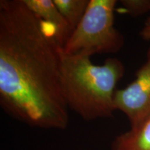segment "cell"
Wrapping results in <instances>:
<instances>
[{"mask_svg": "<svg viewBox=\"0 0 150 150\" xmlns=\"http://www.w3.org/2000/svg\"><path fill=\"white\" fill-rule=\"evenodd\" d=\"M61 47L23 0L0 1V105L30 127L66 129Z\"/></svg>", "mask_w": 150, "mask_h": 150, "instance_id": "6da1fadb", "label": "cell"}, {"mask_svg": "<svg viewBox=\"0 0 150 150\" xmlns=\"http://www.w3.org/2000/svg\"><path fill=\"white\" fill-rule=\"evenodd\" d=\"M140 36L145 40H150V17L146 21L145 26L140 31Z\"/></svg>", "mask_w": 150, "mask_h": 150, "instance_id": "9c48e42d", "label": "cell"}, {"mask_svg": "<svg viewBox=\"0 0 150 150\" xmlns=\"http://www.w3.org/2000/svg\"><path fill=\"white\" fill-rule=\"evenodd\" d=\"M111 150H150V116L116 137Z\"/></svg>", "mask_w": 150, "mask_h": 150, "instance_id": "8992f818", "label": "cell"}, {"mask_svg": "<svg viewBox=\"0 0 150 150\" xmlns=\"http://www.w3.org/2000/svg\"><path fill=\"white\" fill-rule=\"evenodd\" d=\"M116 0H90L88 8L63 48L68 54H115L124 45V37L115 27Z\"/></svg>", "mask_w": 150, "mask_h": 150, "instance_id": "3957f363", "label": "cell"}, {"mask_svg": "<svg viewBox=\"0 0 150 150\" xmlns=\"http://www.w3.org/2000/svg\"><path fill=\"white\" fill-rule=\"evenodd\" d=\"M71 29H76L82 20L90 0H53Z\"/></svg>", "mask_w": 150, "mask_h": 150, "instance_id": "52a82bcc", "label": "cell"}, {"mask_svg": "<svg viewBox=\"0 0 150 150\" xmlns=\"http://www.w3.org/2000/svg\"><path fill=\"white\" fill-rule=\"evenodd\" d=\"M116 110H120L134 127L150 116V50L145 63L138 69L136 78L114 95Z\"/></svg>", "mask_w": 150, "mask_h": 150, "instance_id": "277c9868", "label": "cell"}, {"mask_svg": "<svg viewBox=\"0 0 150 150\" xmlns=\"http://www.w3.org/2000/svg\"><path fill=\"white\" fill-rule=\"evenodd\" d=\"M123 10L132 17H138L150 12V0H122Z\"/></svg>", "mask_w": 150, "mask_h": 150, "instance_id": "ba28073f", "label": "cell"}, {"mask_svg": "<svg viewBox=\"0 0 150 150\" xmlns=\"http://www.w3.org/2000/svg\"><path fill=\"white\" fill-rule=\"evenodd\" d=\"M61 83L68 108L84 120L112 117L115 111L116 85L125 67L117 58H108L104 64L95 65L88 55L61 52Z\"/></svg>", "mask_w": 150, "mask_h": 150, "instance_id": "7a4b0ae2", "label": "cell"}, {"mask_svg": "<svg viewBox=\"0 0 150 150\" xmlns=\"http://www.w3.org/2000/svg\"><path fill=\"white\" fill-rule=\"evenodd\" d=\"M27 7L45 24L59 46L63 47L72 33L53 0H23Z\"/></svg>", "mask_w": 150, "mask_h": 150, "instance_id": "5b68a950", "label": "cell"}]
</instances>
